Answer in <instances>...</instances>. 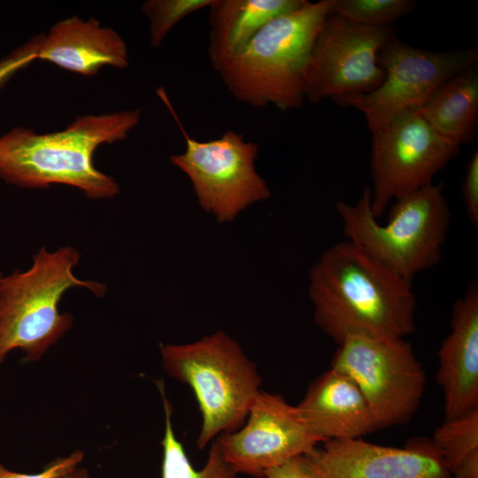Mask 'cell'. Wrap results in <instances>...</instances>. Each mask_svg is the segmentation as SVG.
Returning a JSON list of instances; mask_svg holds the SVG:
<instances>
[{
	"label": "cell",
	"instance_id": "6da1fadb",
	"mask_svg": "<svg viewBox=\"0 0 478 478\" xmlns=\"http://www.w3.org/2000/svg\"><path fill=\"white\" fill-rule=\"evenodd\" d=\"M309 296L317 325L337 344L351 335L405 338L415 330L412 282L348 240L312 266Z\"/></svg>",
	"mask_w": 478,
	"mask_h": 478
},
{
	"label": "cell",
	"instance_id": "7a4b0ae2",
	"mask_svg": "<svg viewBox=\"0 0 478 478\" xmlns=\"http://www.w3.org/2000/svg\"><path fill=\"white\" fill-rule=\"evenodd\" d=\"M140 110L87 115L62 131L39 135L14 128L0 137V177L22 188L59 183L75 187L90 198H109L120 188L93 164L102 143L124 140L137 126Z\"/></svg>",
	"mask_w": 478,
	"mask_h": 478
},
{
	"label": "cell",
	"instance_id": "3957f363",
	"mask_svg": "<svg viewBox=\"0 0 478 478\" xmlns=\"http://www.w3.org/2000/svg\"><path fill=\"white\" fill-rule=\"evenodd\" d=\"M328 14L329 0L305 1L273 19L239 52L213 69L238 101L281 111L297 109L305 100L312 45Z\"/></svg>",
	"mask_w": 478,
	"mask_h": 478
},
{
	"label": "cell",
	"instance_id": "277c9868",
	"mask_svg": "<svg viewBox=\"0 0 478 478\" xmlns=\"http://www.w3.org/2000/svg\"><path fill=\"white\" fill-rule=\"evenodd\" d=\"M335 209L347 240L408 281L442 258L451 211L441 184L393 201L384 224L372 212L370 187L355 204L339 201Z\"/></svg>",
	"mask_w": 478,
	"mask_h": 478
},
{
	"label": "cell",
	"instance_id": "5b68a950",
	"mask_svg": "<svg viewBox=\"0 0 478 478\" xmlns=\"http://www.w3.org/2000/svg\"><path fill=\"white\" fill-rule=\"evenodd\" d=\"M79 259L71 246L55 251L42 247L30 268L0 279V364L15 349L21 350L27 360H38L70 328L73 317L58 311L67 289L83 287L104 295V284L74 275Z\"/></svg>",
	"mask_w": 478,
	"mask_h": 478
},
{
	"label": "cell",
	"instance_id": "8992f818",
	"mask_svg": "<svg viewBox=\"0 0 478 478\" xmlns=\"http://www.w3.org/2000/svg\"><path fill=\"white\" fill-rule=\"evenodd\" d=\"M166 373L193 391L202 417L199 449L240 428L262 383L256 365L222 331L187 344L161 347Z\"/></svg>",
	"mask_w": 478,
	"mask_h": 478
},
{
	"label": "cell",
	"instance_id": "52a82bcc",
	"mask_svg": "<svg viewBox=\"0 0 478 478\" xmlns=\"http://www.w3.org/2000/svg\"><path fill=\"white\" fill-rule=\"evenodd\" d=\"M331 368L358 384L382 428L407 424L426 390L424 368L401 337L348 335L338 343Z\"/></svg>",
	"mask_w": 478,
	"mask_h": 478
},
{
	"label": "cell",
	"instance_id": "ba28073f",
	"mask_svg": "<svg viewBox=\"0 0 478 478\" xmlns=\"http://www.w3.org/2000/svg\"><path fill=\"white\" fill-rule=\"evenodd\" d=\"M372 134L371 209L376 219L393 201L431 184L460 148L434 131L418 110L392 117Z\"/></svg>",
	"mask_w": 478,
	"mask_h": 478
},
{
	"label": "cell",
	"instance_id": "9c48e42d",
	"mask_svg": "<svg viewBox=\"0 0 478 478\" xmlns=\"http://www.w3.org/2000/svg\"><path fill=\"white\" fill-rule=\"evenodd\" d=\"M186 142L181 154L170 161L192 182L201 207L219 222L231 221L250 204L271 196L266 181L257 173L258 146L227 130L219 138L198 141L190 137L175 118Z\"/></svg>",
	"mask_w": 478,
	"mask_h": 478
},
{
	"label": "cell",
	"instance_id": "30bf717a",
	"mask_svg": "<svg viewBox=\"0 0 478 478\" xmlns=\"http://www.w3.org/2000/svg\"><path fill=\"white\" fill-rule=\"evenodd\" d=\"M477 58L474 48L431 51L394 36L380 53L379 62L385 72L381 86L369 93L334 101L342 107L361 112L372 132L401 112L419 110L440 84L474 66Z\"/></svg>",
	"mask_w": 478,
	"mask_h": 478
},
{
	"label": "cell",
	"instance_id": "8fae6325",
	"mask_svg": "<svg viewBox=\"0 0 478 478\" xmlns=\"http://www.w3.org/2000/svg\"><path fill=\"white\" fill-rule=\"evenodd\" d=\"M394 36L392 26L366 27L328 14L311 51L305 99L319 104L375 90L385 78L381 50Z\"/></svg>",
	"mask_w": 478,
	"mask_h": 478
},
{
	"label": "cell",
	"instance_id": "7c38bea8",
	"mask_svg": "<svg viewBox=\"0 0 478 478\" xmlns=\"http://www.w3.org/2000/svg\"><path fill=\"white\" fill-rule=\"evenodd\" d=\"M222 456L239 474L264 478V473L321 443L297 406L281 395L259 391L243 425L217 436Z\"/></svg>",
	"mask_w": 478,
	"mask_h": 478
},
{
	"label": "cell",
	"instance_id": "4fadbf2b",
	"mask_svg": "<svg viewBox=\"0 0 478 478\" xmlns=\"http://www.w3.org/2000/svg\"><path fill=\"white\" fill-rule=\"evenodd\" d=\"M306 454L320 478H452L430 439L405 447L362 438L329 440Z\"/></svg>",
	"mask_w": 478,
	"mask_h": 478
},
{
	"label": "cell",
	"instance_id": "5bb4252c",
	"mask_svg": "<svg viewBox=\"0 0 478 478\" xmlns=\"http://www.w3.org/2000/svg\"><path fill=\"white\" fill-rule=\"evenodd\" d=\"M436 382L445 420L478 409V285L473 281L453 304L451 331L437 352Z\"/></svg>",
	"mask_w": 478,
	"mask_h": 478
},
{
	"label": "cell",
	"instance_id": "9a60e30c",
	"mask_svg": "<svg viewBox=\"0 0 478 478\" xmlns=\"http://www.w3.org/2000/svg\"><path fill=\"white\" fill-rule=\"evenodd\" d=\"M297 407L321 443L382 429L358 384L331 367L310 383Z\"/></svg>",
	"mask_w": 478,
	"mask_h": 478
},
{
	"label": "cell",
	"instance_id": "2e32d148",
	"mask_svg": "<svg viewBox=\"0 0 478 478\" xmlns=\"http://www.w3.org/2000/svg\"><path fill=\"white\" fill-rule=\"evenodd\" d=\"M37 59L89 76L103 66L123 69L128 66L127 45L113 29L101 27L94 18L63 19L43 35Z\"/></svg>",
	"mask_w": 478,
	"mask_h": 478
},
{
	"label": "cell",
	"instance_id": "e0dca14e",
	"mask_svg": "<svg viewBox=\"0 0 478 478\" xmlns=\"http://www.w3.org/2000/svg\"><path fill=\"white\" fill-rule=\"evenodd\" d=\"M306 0H213L208 7V56L212 67L239 52L273 19Z\"/></svg>",
	"mask_w": 478,
	"mask_h": 478
},
{
	"label": "cell",
	"instance_id": "ac0fdd59",
	"mask_svg": "<svg viewBox=\"0 0 478 478\" xmlns=\"http://www.w3.org/2000/svg\"><path fill=\"white\" fill-rule=\"evenodd\" d=\"M418 112L445 140L459 147L470 143L478 124V73L474 66L440 84Z\"/></svg>",
	"mask_w": 478,
	"mask_h": 478
},
{
	"label": "cell",
	"instance_id": "d6986e66",
	"mask_svg": "<svg viewBox=\"0 0 478 478\" xmlns=\"http://www.w3.org/2000/svg\"><path fill=\"white\" fill-rule=\"evenodd\" d=\"M430 440L451 477L478 478V409L445 420Z\"/></svg>",
	"mask_w": 478,
	"mask_h": 478
},
{
	"label": "cell",
	"instance_id": "ffe728a7",
	"mask_svg": "<svg viewBox=\"0 0 478 478\" xmlns=\"http://www.w3.org/2000/svg\"><path fill=\"white\" fill-rule=\"evenodd\" d=\"M165 410V434L161 442L163 459L161 478H237L238 474L225 460L215 441L212 442L205 464L196 469L183 444L177 439L172 426V405L166 397L162 382H158Z\"/></svg>",
	"mask_w": 478,
	"mask_h": 478
},
{
	"label": "cell",
	"instance_id": "44dd1931",
	"mask_svg": "<svg viewBox=\"0 0 478 478\" xmlns=\"http://www.w3.org/2000/svg\"><path fill=\"white\" fill-rule=\"evenodd\" d=\"M412 0H329V14L366 27H386L411 12Z\"/></svg>",
	"mask_w": 478,
	"mask_h": 478
},
{
	"label": "cell",
	"instance_id": "7402d4cb",
	"mask_svg": "<svg viewBox=\"0 0 478 478\" xmlns=\"http://www.w3.org/2000/svg\"><path fill=\"white\" fill-rule=\"evenodd\" d=\"M213 0H149L142 11L150 21L151 45L158 48L170 30L189 14L208 8Z\"/></svg>",
	"mask_w": 478,
	"mask_h": 478
},
{
	"label": "cell",
	"instance_id": "603a6c76",
	"mask_svg": "<svg viewBox=\"0 0 478 478\" xmlns=\"http://www.w3.org/2000/svg\"><path fill=\"white\" fill-rule=\"evenodd\" d=\"M84 454L81 451H75L67 457L58 458L37 474H23L7 469L0 462V478H65L74 471L82 461Z\"/></svg>",
	"mask_w": 478,
	"mask_h": 478
},
{
	"label": "cell",
	"instance_id": "cb8c5ba5",
	"mask_svg": "<svg viewBox=\"0 0 478 478\" xmlns=\"http://www.w3.org/2000/svg\"><path fill=\"white\" fill-rule=\"evenodd\" d=\"M43 35H37L0 60V88L18 71L37 59Z\"/></svg>",
	"mask_w": 478,
	"mask_h": 478
},
{
	"label": "cell",
	"instance_id": "d4e9b609",
	"mask_svg": "<svg viewBox=\"0 0 478 478\" xmlns=\"http://www.w3.org/2000/svg\"><path fill=\"white\" fill-rule=\"evenodd\" d=\"M461 193L467 217L472 224L478 226V151L472 154L462 182Z\"/></svg>",
	"mask_w": 478,
	"mask_h": 478
},
{
	"label": "cell",
	"instance_id": "484cf974",
	"mask_svg": "<svg viewBox=\"0 0 478 478\" xmlns=\"http://www.w3.org/2000/svg\"><path fill=\"white\" fill-rule=\"evenodd\" d=\"M264 478H320L306 455L294 457L267 469Z\"/></svg>",
	"mask_w": 478,
	"mask_h": 478
},
{
	"label": "cell",
	"instance_id": "4316f807",
	"mask_svg": "<svg viewBox=\"0 0 478 478\" xmlns=\"http://www.w3.org/2000/svg\"><path fill=\"white\" fill-rule=\"evenodd\" d=\"M65 478H89V472L85 468L75 469Z\"/></svg>",
	"mask_w": 478,
	"mask_h": 478
},
{
	"label": "cell",
	"instance_id": "83f0119b",
	"mask_svg": "<svg viewBox=\"0 0 478 478\" xmlns=\"http://www.w3.org/2000/svg\"><path fill=\"white\" fill-rule=\"evenodd\" d=\"M3 277L2 274L0 273V279Z\"/></svg>",
	"mask_w": 478,
	"mask_h": 478
}]
</instances>
